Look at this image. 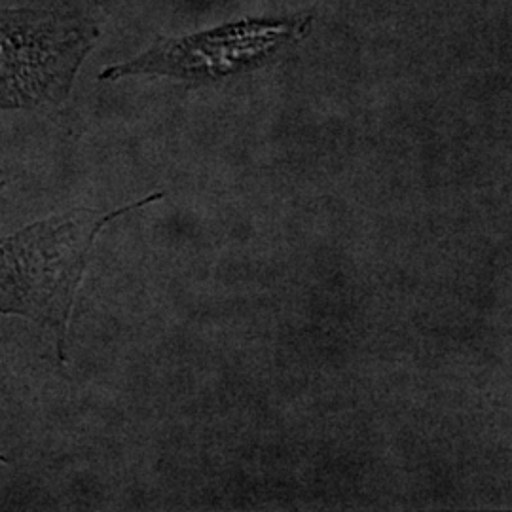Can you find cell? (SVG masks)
Instances as JSON below:
<instances>
[{
	"mask_svg": "<svg viewBox=\"0 0 512 512\" xmlns=\"http://www.w3.org/2000/svg\"><path fill=\"white\" fill-rule=\"evenodd\" d=\"M162 198L158 192L109 213L76 209L0 239V313L46 327L63 359L74 298L99 232L110 220Z\"/></svg>",
	"mask_w": 512,
	"mask_h": 512,
	"instance_id": "obj_1",
	"label": "cell"
},
{
	"mask_svg": "<svg viewBox=\"0 0 512 512\" xmlns=\"http://www.w3.org/2000/svg\"><path fill=\"white\" fill-rule=\"evenodd\" d=\"M2 188H4V183H2V181H0V192H2Z\"/></svg>",
	"mask_w": 512,
	"mask_h": 512,
	"instance_id": "obj_4",
	"label": "cell"
},
{
	"mask_svg": "<svg viewBox=\"0 0 512 512\" xmlns=\"http://www.w3.org/2000/svg\"><path fill=\"white\" fill-rule=\"evenodd\" d=\"M97 29L35 8H0V110L59 105L90 54Z\"/></svg>",
	"mask_w": 512,
	"mask_h": 512,
	"instance_id": "obj_2",
	"label": "cell"
},
{
	"mask_svg": "<svg viewBox=\"0 0 512 512\" xmlns=\"http://www.w3.org/2000/svg\"><path fill=\"white\" fill-rule=\"evenodd\" d=\"M311 16L247 19L198 35L158 40L145 54L112 65L101 80L156 74L183 80H213L253 69L310 31Z\"/></svg>",
	"mask_w": 512,
	"mask_h": 512,
	"instance_id": "obj_3",
	"label": "cell"
}]
</instances>
